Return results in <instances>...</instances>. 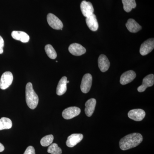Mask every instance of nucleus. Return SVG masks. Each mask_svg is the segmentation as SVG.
<instances>
[{"instance_id": "obj_1", "label": "nucleus", "mask_w": 154, "mask_h": 154, "mask_svg": "<svg viewBox=\"0 0 154 154\" xmlns=\"http://www.w3.org/2000/svg\"><path fill=\"white\" fill-rule=\"evenodd\" d=\"M143 140V137L140 134L137 133L130 134L120 140L119 147L122 150H127L137 146Z\"/></svg>"}, {"instance_id": "obj_2", "label": "nucleus", "mask_w": 154, "mask_h": 154, "mask_svg": "<svg viewBox=\"0 0 154 154\" xmlns=\"http://www.w3.org/2000/svg\"><path fill=\"white\" fill-rule=\"evenodd\" d=\"M26 102L29 108L35 109L37 107L38 102V97L33 89L32 83L28 82L25 89Z\"/></svg>"}, {"instance_id": "obj_3", "label": "nucleus", "mask_w": 154, "mask_h": 154, "mask_svg": "<svg viewBox=\"0 0 154 154\" xmlns=\"http://www.w3.org/2000/svg\"><path fill=\"white\" fill-rule=\"evenodd\" d=\"M14 80L13 74L10 72H6L3 74L0 79V88L6 90L11 85Z\"/></svg>"}, {"instance_id": "obj_4", "label": "nucleus", "mask_w": 154, "mask_h": 154, "mask_svg": "<svg viewBox=\"0 0 154 154\" xmlns=\"http://www.w3.org/2000/svg\"><path fill=\"white\" fill-rule=\"evenodd\" d=\"M47 20L48 25L51 28L55 30H62L63 25L60 19L52 14L47 15Z\"/></svg>"}, {"instance_id": "obj_5", "label": "nucleus", "mask_w": 154, "mask_h": 154, "mask_svg": "<svg viewBox=\"0 0 154 154\" xmlns=\"http://www.w3.org/2000/svg\"><path fill=\"white\" fill-rule=\"evenodd\" d=\"M92 81L93 78L92 75L89 73L84 75L80 86L82 93L87 94L90 91L92 86Z\"/></svg>"}, {"instance_id": "obj_6", "label": "nucleus", "mask_w": 154, "mask_h": 154, "mask_svg": "<svg viewBox=\"0 0 154 154\" xmlns=\"http://www.w3.org/2000/svg\"><path fill=\"white\" fill-rule=\"evenodd\" d=\"M154 48V38L147 39L141 45L140 52L141 55H146L151 52Z\"/></svg>"}, {"instance_id": "obj_7", "label": "nucleus", "mask_w": 154, "mask_h": 154, "mask_svg": "<svg viewBox=\"0 0 154 154\" xmlns=\"http://www.w3.org/2000/svg\"><path fill=\"white\" fill-rule=\"evenodd\" d=\"M81 110L79 107H68L63 111L62 116L66 119H70L78 116L81 113Z\"/></svg>"}, {"instance_id": "obj_8", "label": "nucleus", "mask_w": 154, "mask_h": 154, "mask_svg": "<svg viewBox=\"0 0 154 154\" xmlns=\"http://www.w3.org/2000/svg\"><path fill=\"white\" fill-rule=\"evenodd\" d=\"M128 117L135 121H141L144 118L146 113L144 110L141 109H135L128 112Z\"/></svg>"}, {"instance_id": "obj_9", "label": "nucleus", "mask_w": 154, "mask_h": 154, "mask_svg": "<svg viewBox=\"0 0 154 154\" xmlns=\"http://www.w3.org/2000/svg\"><path fill=\"white\" fill-rule=\"evenodd\" d=\"M80 8L83 16L86 18L94 14V7L92 3L90 2L83 1L81 3Z\"/></svg>"}, {"instance_id": "obj_10", "label": "nucleus", "mask_w": 154, "mask_h": 154, "mask_svg": "<svg viewBox=\"0 0 154 154\" xmlns=\"http://www.w3.org/2000/svg\"><path fill=\"white\" fill-rule=\"evenodd\" d=\"M154 84V75L153 74L148 75L144 78L142 84L137 88V91L142 93L146 91L147 88L152 87Z\"/></svg>"}, {"instance_id": "obj_11", "label": "nucleus", "mask_w": 154, "mask_h": 154, "mask_svg": "<svg viewBox=\"0 0 154 154\" xmlns=\"http://www.w3.org/2000/svg\"><path fill=\"white\" fill-rule=\"evenodd\" d=\"M69 51L72 54L76 56L83 55L86 52V49L85 47L81 45L76 43H73L69 45Z\"/></svg>"}, {"instance_id": "obj_12", "label": "nucleus", "mask_w": 154, "mask_h": 154, "mask_svg": "<svg viewBox=\"0 0 154 154\" xmlns=\"http://www.w3.org/2000/svg\"><path fill=\"white\" fill-rule=\"evenodd\" d=\"M83 137V135L81 134H73L71 135L67 140L66 146L69 147H73L82 140Z\"/></svg>"}, {"instance_id": "obj_13", "label": "nucleus", "mask_w": 154, "mask_h": 154, "mask_svg": "<svg viewBox=\"0 0 154 154\" xmlns=\"http://www.w3.org/2000/svg\"><path fill=\"white\" fill-rule=\"evenodd\" d=\"M136 74L134 71L129 70L125 72L120 77V83L122 85H127L135 79Z\"/></svg>"}, {"instance_id": "obj_14", "label": "nucleus", "mask_w": 154, "mask_h": 154, "mask_svg": "<svg viewBox=\"0 0 154 154\" xmlns=\"http://www.w3.org/2000/svg\"><path fill=\"white\" fill-rule=\"evenodd\" d=\"M98 65L101 72H104L108 70L110 66V62L108 58L104 54H101L98 59Z\"/></svg>"}, {"instance_id": "obj_15", "label": "nucleus", "mask_w": 154, "mask_h": 154, "mask_svg": "<svg viewBox=\"0 0 154 154\" xmlns=\"http://www.w3.org/2000/svg\"><path fill=\"white\" fill-rule=\"evenodd\" d=\"M86 23L88 28L90 30L93 31H96L99 28V24L96 15L93 14L91 16H89L86 19Z\"/></svg>"}, {"instance_id": "obj_16", "label": "nucleus", "mask_w": 154, "mask_h": 154, "mask_svg": "<svg viewBox=\"0 0 154 154\" xmlns=\"http://www.w3.org/2000/svg\"><path fill=\"white\" fill-rule=\"evenodd\" d=\"M12 37L14 39L22 42L23 43H27L30 39V37L27 33L23 31H14L11 33Z\"/></svg>"}, {"instance_id": "obj_17", "label": "nucleus", "mask_w": 154, "mask_h": 154, "mask_svg": "<svg viewBox=\"0 0 154 154\" xmlns=\"http://www.w3.org/2000/svg\"><path fill=\"white\" fill-rule=\"evenodd\" d=\"M96 104V101L95 99H91L87 101L85 103V112L88 117H91L93 115Z\"/></svg>"}, {"instance_id": "obj_18", "label": "nucleus", "mask_w": 154, "mask_h": 154, "mask_svg": "<svg viewBox=\"0 0 154 154\" xmlns=\"http://www.w3.org/2000/svg\"><path fill=\"white\" fill-rule=\"evenodd\" d=\"M67 78L64 76L60 80L57 88L56 94L58 96H62L67 91Z\"/></svg>"}, {"instance_id": "obj_19", "label": "nucleus", "mask_w": 154, "mask_h": 154, "mask_svg": "<svg viewBox=\"0 0 154 154\" xmlns=\"http://www.w3.org/2000/svg\"><path fill=\"white\" fill-rule=\"evenodd\" d=\"M126 27L128 30L131 33H137L141 30L142 27L135 20L130 19L126 23Z\"/></svg>"}, {"instance_id": "obj_20", "label": "nucleus", "mask_w": 154, "mask_h": 154, "mask_svg": "<svg viewBox=\"0 0 154 154\" xmlns=\"http://www.w3.org/2000/svg\"><path fill=\"white\" fill-rule=\"evenodd\" d=\"M123 9L125 12L129 13L136 7L135 0H122Z\"/></svg>"}, {"instance_id": "obj_21", "label": "nucleus", "mask_w": 154, "mask_h": 154, "mask_svg": "<svg viewBox=\"0 0 154 154\" xmlns=\"http://www.w3.org/2000/svg\"><path fill=\"white\" fill-rule=\"evenodd\" d=\"M12 125V122L10 119L7 117H2L0 119V130L10 129Z\"/></svg>"}, {"instance_id": "obj_22", "label": "nucleus", "mask_w": 154, "mask_h": 154, "mask_svg": "<svg viewBox=\"0 0 154 154\" xmlns=\"http://www.w3.org/2000/svg\"><path fill=\"white\" fill-rule=\"evenodd\" d=\"M45 52L47 54L48 56L51 59H55L57 57V54L55 49L51 45L48 44L45 45Z\"/></svg>"}, {"instance_id": "obj_23", "label": "nucleus", "mask_w": 154, "mask_h": 154, "mask_svg": "<svg viewBox=\"0 0 154 154\" xmlns=\"http://www.w3.org/2000/svg\"><path fill=\"white\" fill-rule=\"evenodd\" d=\"M48 152L51 154H61V149L58 146L57 144L52 143L49 146L48 149Z\"/></svg>"}, {"instance_id": "obj_24", "label": "nucleus", "mask_w": 154, "mask_h": 154, "mask_svg": "<svg viewBox=\"0 0 154 154\" xmlns=\"http://www.w3.org/2000/svg\"><path fill=\"white\" fill-rule=\"evenodd\" d=\"M54 140V136L52 134L45 136L42 139L40 143L42 146L46 147L52 143Z\"/></svg>"}, {"instance_id": "obj_25", "label": "nucleus", "mask_w": 154, "mask_h": 154, "mask_svg": "<svg viewBox=\"0 0 154 154\" xmlns=\"http://www.w3.org/2000/svg\"><path fill=\"white\" fill-rule=\"evenodd\" d=\"M24 154H36L35 149L32 146H29L26 149Z\"/></svg>"}, {"instance_id": "obj_26", "label": "nucleus", "mask_w": 154, "mask_h": 154, "mask_svg": "<svg viewBox=\"0 0 154 154\" xmlns=\"http://www.w3.org/2000/svg\"><path fill=\"white\" fill-rule=\"evenodd\" d=\"M4 40L2 37L0 36V54H2L4 52L3 48L4 47Z\"/></svg>"}, {"instance_id": "obj_27", "label": "nucleus", "mask_w": 154, "mask_h": 154, "mask_svg": "<svg viewBox=\"0 0 154 154\" xmlns=\"http://www.w3.org/2000/svg\"><path fill=\"white\" fill-rule=\"evenodd\" d=\"M4 150H5V147L3 146L2 144L0 143V152L4 151Z\"/></svg>"}, {"instance_id": "obj_28", "label": "nucleus", "mask_w": 154, "mask_h": 154, "mask_svg": "<svg viewBox=\"0 0 154 154\" xmlns=\"http://www.w3.org/2000/svg\"><path fill=\"white\" fill-rule=\"evenodd\" d=\"M69 81H67V83H69Z\"/></svg>"}]
</instances>
